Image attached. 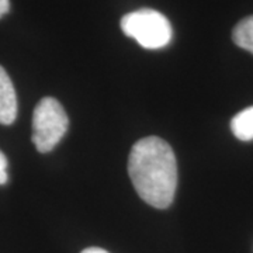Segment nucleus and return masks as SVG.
<instances>
[{"instance_id": "4", "label": "nucleus", "mask_w": 253, "mask_h": 253, "mask_svg": "<svg viewBox=\"0 0 253 253\" xmlns=\"http://www.w3.org/2000/svg\"><path fill=\"white\" fill-rule=\"evenodd\" d=\"M17 117V96L7 72L0 66V124L10 126Z\"/></svg>"}, {"instance_id": "5", "label": "nucleus", "mask_w": 253, "mask_h": 253, "mask_svg": "<svg viewBox=\"0 0 253 253\" xmlns=\"http://www.w3.org/2000/svg\"><path fill=\"white\" fill-rule=\"evenodd\" d=\"M231 129L234 135L241 141L253 139V107L238 113L231 121Z\"/></svg>"}, {"instance_id": "1", "label": "nucleus", "mask_w": 253, "mask_h": 253, "mask_svg": "<svg viewBox=\"0 0 253 253\" xmlns=\"http://www.w3.org/2000/svg\"><path fill=\"white\" fill-rule=\"evenodd\" d=\"M128 174L146 204L168 208L177 187V163L170 145L159 136L138 141L128 158Z\"/></svg>"}, {"instance_id": "8", "label": "nucleus", "mask_w": 253, "mask_h": 253, "mask_svg": "<svg viewBox=\"0 0 253 253\" xmlns=\"http://www.w3.org/2000/svg\"><path fill=\"white\" fill-rule=\"evenodd\" d=\"M10 9L9 0H0V17H3Z\"/></svg>"}, {"instance_id": "7", "label": "nucleus", "mask_w": 253, "mask_h": 253, "mask_svg": "<svg viewBox=\"0 0 253 253\" xmlns=\"http://www.w3.org/2000/svg\"><path fill=\"white\" fill-rule=\"evenodd\" d=\"M7 179V158L0 151V184H6Z\"/></svg>"}, {"instance_id": "9", "label": "nucleus", "mask_w": 253, "mask_h": 253, "mask_svg": "<svg viewBox=\"0 0 253 253\" xmlns=\"http://www.w3.org/2000/svg\"><path fill=\"white\" fill-rule=\"evenodd\" d=\"M82 253H109L107 251L101 249V248H87L84 251H82Z\"/></svg>"}, {"instance_id": "6", "label": "nucleus", "mask_w": 253, "mask_h": 253, "mask_svg": "<svg viewBox=\"0 0 253 253\" xmlns=\"http://www.w3.org/2000/svg\"><path fill=\"white\" fill-rule=\"evenodd\" d=\"M232 40L236 45L253 54V16L241 20L232 31Z\"/></svg>"}, {"instance_id": "3", "label": "nucleus", "mask_w": 253, "mask_h": 253, "mask_svg": "<svg viewBox=\"0 0 253 253\" xmlns=\"http://www.w3.org/2000/svg\"><path fill=\"white\" fill-rule=\"evenodd\" d=\"M69 126V120L62 104L54 97H44L34 109L33 116V142L37 151L46 154L52 151Z\"/></svg>"}, {"instance_id": "2", "label": "nucleus", "mask_w": 253, "mask_h": 253, "mask_svg": "<svg viewBox=\"0 0 253 253\" xmlns=\"http://www.w3.org/2000/svg\"><path fill=\"white\" fill-rule=\"evenodd\" d=\"M121 30L146 49L163 48L172 41L173 37L169 20L152 9L135 10L126 14L121 18Z\"/></svg>"}]
</instances>
